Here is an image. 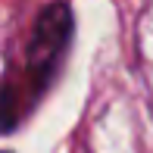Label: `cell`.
Segmentation results:
<instances>
[{
	"instance_id": "cell-1",
	"label": "cell",
	"mask_w": 153,
	"mask_h": 153,
	"mask_svg": "<svg viewBox=\"0 0 153 153\" xmlns=\"http://www.w3.org/2000/svg\"><path fill=\"white\" fill-rule=\"evenodd\" d=\"M75 31L72 10L66 3H50L41 10L31 38L25 44V62L19 72H10L0 88V134H10L31 113L59 72V62L69 50Z\"/></svg>"
},
{
	"instance_id": "cell-2",
	"label": "cell",
	"mask_w": 153,
	"mask_h": 153,
	"mask_svg": "<svg viewBox=\"0 0 153 153\" xmlns=\"http://www.w3.org/2000/svg\"><path fill=\"white\" fill-rule=\"evenodd\" d=\"M0 153H6V150H0Z\"/></svg>"
}]
</instances>
